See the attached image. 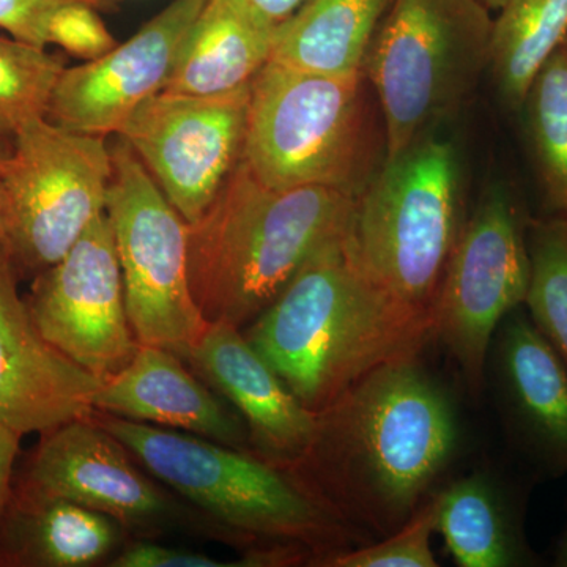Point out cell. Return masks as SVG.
<instances>
[{
  "mask_svg": "<svg viewBox=\"0 0 567 567\" xmlns=\"http://www.w3.org/2000/svg\"><path fill=\"white\" fill-rule=\"evenodd\" d=\"M65 69V59L48 48L0 37V140L13 141L22 125L47 117L52 91Z\"/></svg>",
  "mask_w": 567,
  "mask_h": 567,
  "instance_id": "d4e9b609",
  "label": "cell"
},
{
  "mask_svg": "<svg viewBox=\"0 0 567 567\" xmlns=\"http://www.w3.org/2000/svg\"><path fill=\"white\" fill-rule=\"evenodd\" d=\"M3 233H6V192H3L2 181H0V241H2Z\"/></svg>",
  "mask_w": 567,
  "mask_h": 567,
  "instance_id": "836d02e7",
  "label": "cell"
},
{
  "mask_svg": "<svg viewBox=\"0 0 567 567\" xmlns=\"http://www.w3.org/2000/svg\"><path fill=\"white\" fill-rule=\"evenodd\" d=\"M11 144H13V141L0 140V167H2L3 162L9 158L11 153Z\"/></svg>",
  "mask_w": 567,
  "mask_h": 567,
  "instance_id": "e575fe53",
  "label": "cell"
},
{
  "mask_svg": "<svg viewBox=\"0 0 567 567\" xmlns=\"http://www.w3.org/2000/svg\"><path fill=\"white\" fill-rule=\"evenodd\" d=\"M249 2L264 11L268 18L281 24V22L289 20L295 11L303 6L306 0H249Z\"/></svg>",
  "mask_w": 567,
  "mask_h": 567,
  "instance_id": "1f68e13d",
  "label": "cell"
},
{
  "mask_svg": "<svg viewBox=\"0 0 567 567\" xmlns=\"http://www.w3.org/2000/svg\"><path fill=\"white\" fill-rule=\"evenodd\" d=\"M435 522L434 494L391 535L365 546L339 551L322 567H436L439 561L431 546Z\"/></svg>",
  "mask_w": 567,
  "mask_h": 567,
  "instance_id": "4316f807",
  "label": "cell"
},
{
  "mask_svg": "<svg viewBox=\"0 0 567 567\" xmlns=\"http://www.w3.org/2000/svg\"><path fill=\"white\" fill-rule=\"evenodd\" d=\"M13 483L102 513L130 539L181 535L235 550L233 536L221 525L164 486L91 415L41 434Z\"/></svg>",
  "mask_w": 567,
  "mask_h": 567,
  "instance_id": "30bf717a",
  "label": "cell"
},
{
  "mask_svg": "<svg viewBox=\"0 0 567 567\" xmlns=\"http://www.w3.org/2000/svg\"><path fill=\"white\" fill-rule=\"evenodd\" d=\"M84 3L102 13L118 9L121 0H0V29L13 39L48 48L47 32L55 11Z\"/></svg>",
  "mask_w": 567,
  "mask_h": 567,
  "instance_id": "f1b7e54d",
  "label": "cell"
},
{
  "mask_svg": "<svg viewBox=\"0 0 567 567\" xmlns=\"http://www.w3.org/2000/svg\"><path fill=\"white\" fill-rule=\"evenodd\" d=\"M492 21L480 0H394L363 65L385 122L386 159L435 133L475 91Z\"/></svg>",
  "mask_w": 567,
  "mask_h": 567,
  "instance_id": "52a82bcc",
  "label": "cell"
},
{
  "mask_svg": "<svg viewBox=\"0 0 567 567\" xmlns=\"http://www.w3.org/2000/svg\"><path fill=\"white\" fill-rule=\"evenodd\" d=\"M357 197L320 186L274 189L244 159L188 224V275L207 322L244 328L322 246L342 237Z\"/></svg>",
  "mask_w": 567,
  "mask_h": 567,
  "instance_id": "277c9868",
  "label": "cell"
},
{
  "mask_svg": "<svg viewBox=\"0 0 567 567\" xmlns=\"http://www.w3.org/2000/svg\"><path fill=\"white\" fill-rule=\"evenodd\" d=\"M393 2L306 0L278 25L271 62L317 73H360Z\"/></svg>",
  "mask_w": 567,
  "mask_h": 567,
  "instance_id": "7402d4cb",
  "label": "cell"
},
{
  "mask_svg": "<svg viewBox=\"0 0 567 567\" xmlns=\"http://www.w3.org/2000/svg\"><path fill=\"white\" fill-rule=\"evenodd\" d=\"M112 175L106 137L33 118L14 134L0 167L6 233L0 248L18 278L58 264L93 219L106 212Z\"/></svg>",
  "mask_w": 567,
  "mask_h": 567,
  "instance_id": "ba28073f",
  "label": "cell"
},
{
  "mask_svg": "<svg viewBox=\"0 0 567 567\" xmlns=\"http://www.w3.org/2000/svg\"><path fill=\"white\" fill-rule=\"evenodd\" d=\"M520 111L547 210L567 221V40L536 74Z\"/></svg>",
  "mask_w": 567,
  "mask_h": 567,
  "instance_id": "cb8c5ba5",
  "label": "cell"
},
{
  "mask_svg": "<svg viewBox=\"0 0 567 567\" xmlns=\"http://www.w3.org/2000/svg\"><path fill=\"white\" fill-rule=\"evenodd\" d=\"M244 333L312 412L380 365L417 357L434 339L432 317L365 274L346 235L322 246Z\"/></svg>",
  "mask_w": 567,
  "mask_h": 567,
  "instance_id": "7a4b0ae2",
  "label": "cell"
},
{
  "mask_svg": "<svg viewBox=\"0 0 567 567\" xmlns=\"http://www.w3.org/2000/svg\"><path fill=\"white\" fill-rule=\"evenodd\" d=\"M555 566L567 567V522L566 527L559 536L557 548H555Z\"/></svg>",
  "mask_w": 567,
  "mask_h": 567,
  "instance_id": "d6a6232c",
  "label": "cell"
},
{
  "mask_svg": "<svg viewBox=\"0 0 567 567\" xmlns=\"http://www.w3.org/2000/svg\"><path fill=\"white\" fill-rule=\"evenodd\" d=\"M93 409L251 451L234 406L163 347L141 346L125 368L102 380Z\"/></svg>",
  "mask_w": 567,
  "mask_h": 567,
  "instance_id": "ac0fdd59",
  "label": "cell"
},
{
  "mask_svg": "<svg viewBox=\"0 0 567 567\" xmlns=\"http://www.w3.org/2000/svg\"><path fill=\"white\" fill-rule=\"evenodd\" d=\"M205 2L173 0L103 58L66 66L52 91L48 121L92 136L121 132L142 102L166 87L183 40Z\"/></svg>",
  "mask_w": 567,
  "mask_h": 567,
  "instance_id": "5bb4252c",
  "label": "cell"
},
{
  "mask_svg": "<svg viewBox=\"0 0 567 567\" xmlns=\"http://www.w3.org/2000/svg\"><path fill=\"white\" fill-rule=\"evenodd\" d=\"M278 25L249 0H207L163 91L223 95L246 87L271 61Z\"/></svg>",
  "mask_w": 567,
  "mask_h": 567,
  "instance_id": "44dd1931",
  "label": "cell"
},
{
  "mask_svg": "<svg viewBox=\"0 0 567 567\" xmlns=\"http://www.w3.org/2000/svg\"><path fill=\"white\" fill-rule=\"evenodd\" d=\"M435 533L461 567H528L540 559L525 533V495L492 470L436 488Z\"/></svg>",
  "mask_w": 567,
  "mask_h": 567,
  "instance_id": "ffe728a7",
  "label": "cell"
},
{
  "mask_svg": "<svg viewBox=\"0 0 567 567\" xmlns=\"http://www.w3.org/2000/svg\"><path fill=\"white\" fill-rule=\"evenodd\" d=\"M481 3L487 7L491 11H498L507 2V0H480Z\"/></svg>",
  "mask_w": 567,
  "mask_h": 567,
  "instance_id": "d590c367",
  "label": "cell"
},
{
  "mask_svg": "<svg viewBox=\"0 0 567 567\" xmlns=\"http://www.w3.org/2000/svg\"><path fill=\"white\" fill-rule=\"evenodd\" d=\"M181 358L244 420L251 453L282 468L303 456L315 434L317 413L290 393L249 344L244 330L208 322Z\"/></svg>",
  "mask_w": 567,
  "mask_h": 567,
  "instance_id": "e0dca14e",
  "label": "cell"
},
{
  "mask_svg": "<svg viewBox=\"0 0 567 567\" xmlns=\"http://www.w3.org/2000/svg\"><path fill=\"white\" fill-rule=\"evenodd\" d=\"M386 159L382 111L363 71L317 73L268 62L249 87L244 162L274 189L357 197Z\"/></svg>",
  "mask_w": 567,
  "mask_h": 567,
  "instance_id": "5b68a950",
  "label": "cell"
},
{
  "mask_svg": "<svg viewBox=\"0 0 567 567\" xmlns=\"http://www.w3.org/2000/svg\"><path fill=\"white\" fill-rule=\"evenodd\" d=\"M316 413L289 470L369 543L435 494L461 450L456 401L420 354L380 365Z\"/></svg>",
  "mask_w": 567,
  "mask_h": 567,
  "instance_id": "6da1fadb",
  "label": "cell"
},
{
  "mask_svg": "<svg viewBox=\"0 0 567 567\" xmlns=\"http://www.w3.org/2000/svg\"><path fill=\"white\" fill-rule=\"evenodd\" d=\"M461 167L453 141L413 142L358 196L346 234L365 274L429 316L466 219Z\"/></svg>",
  "mask_w": 567,
  "mask_h": 567,
  "instance_id": "8992f818",
  "label": "cell"
},
{
  "mask_svg": "<svg viewBox=\"0 0 567 567\" xmlns=\"http://www.w3.org/2000/svg\"><path fill=\"white\" fill-rule=\"evenodd\" d=\"M22 435L13 429L0 424V520L6 513L11 488H13L14 472L21 453Z\"/></svg>",
  "mask_w": 567,
  "mask_h": 567,
  "instance_id": "4dcf8cb0",
  "label": "cell"
},
{
  "mask_svg": "<svg viewBox=\"0 0 567 567\" xmlns=\"http://www.w3.org/2000/svg\"><path fill=\"white\" fill-rule=\"evenodd\" d=\"M24 300L43 338L96 379L117 374L140 350L106 212L32 279Z\"/></svg>",
  "mask_w": 567,
  "mask_h": 567,
  "instance_id": "4fadbf2b",
  "label": "cell"
},
{
  "mask_svg": "<svg viewBox=\"0 0 567 567\" xmlns=\"http://www.w3.org/2000/svg\"><path fill=\"white\" fill-rule=\"evenodd\" d=\"M528 226L513 194L492 186L465 219L432 306L434 339L456 361L475 395L486 386L496 328L527 300Z\"/></svg>",
  "mask_w": 567,
  "mask_h": 567,
  "instance_id": "8fae6325",
  "label": "cell"
},
{
  "mask_svg": "<svg viewBox=\"0 0 567 567\" xmlns=\"http://www.w3.org/2000/svg\"><path fill=\"white\" fill-rule=\"evenodd\" d=\"M48 47L55 44L74 58L96 61L117 47L107 31L102 11L84 3H71L55 11L47 32Z\"/></svg>",
  "mask_w": 567,
  "mask_h": 567,
  "instance_id": "83f0119b",
  "label": "cell"
},
{
  "mask_svg": "<svg viewBox=\"0 0 567 567\" xmlns=\"http://www.w3.org/2000/svg\"><path fill=\"white\" fill-rule=\"evenodd\" d=\"M249 87L223 95L155 93L117 133L188 224L244 159Z\"/></svg>",
  "mask_w": 567,
  "mask_h": 567,
  "instance_id": "7c38bea8",
  "label": "cell"
},
{
  "mask_svg": "<svg viewBox=\"0 0 567 567\" xmlns=\"http://www.w3.org/2000/svg\"><path fill=\"white\" fill-rule=\"evenodd\" d=\"M507 440L540 475H567V363L525 305L496 328L486 363Z\"/></svg>",
  "mask_w": 567,
  "mask_h": 567,
  "instance_id": "9a60e30c",
  "label": "cell"
},
{
  "mask_svg": "<svg viewBox=\"0 0 567 567\" xmlns=\"http://www.w3.org/2000/svg\"><path fill=\"white\" fill-rule=\"evenodd\" d=\"M110 567H245L240 558L234 561L210 557L204 551L171 547L159 540L130 539L107 563Z\"/></svg>",
  "mask_w": 567,
  "mask_h": 567,
  "instance_id": "f546056e",
  "label": "cell"
},
{
  "mask_svg": "<svg viewBox=\"0 0 567 567\" xmlns=\"http://www.w3.org/2000/svg\"><path fill=\"white\" fill-rule=\"evenodd\" d=\"M18 282L0 248V424L41 435L91 415L102 380L43 338Z\"/></svg>",
  "mask_w": 567,
  "mask_h": 567,
  "instance_id": "2e32d148",
  "label": "cell"
},
{
  "mask_svg": "<svg viewBox=\"0 0 567 567\" xmlns=\"http://www.w3.org/2000/svg\"><path fill=\"white\" fill-rule=\"evenodd\" d=\"M111 156L106 215L130 322L141 346L181 357L208 324L189 286L188 223L122 137Z\"/></svg>",
  "mask_w": 567,
  "mask_h": 567,
  "instance_id": "9c48e42d",
  "label": "cell"
},
{
  "mask_svg": "<svg viewBox=\"0 0 567 567\" xmlns=\"http://www.w3.org/2000/svg\"><path fill=\"white\" fill-rule=\"evenodd\" d=\"M566 40L567 0H507L498 10L487 70L509 110H522L536 74Z\"/></svg>",
  "mask_w": 567,
  "mask_h": 567,
  "instance_id": "603a6c76",
  "label": "cell"
},
{
  "mask_svg": "<svg viewBox=\"0 0 567 567\" xmlns=\"http://www.w3.org/2000/svg\"><path fill=\"white\" fill-rule=\"evenodd\" d=\"M128 540L111 517L13 483L0 520V567L107 566Z\"/></svg>",
  "mask_w": 567,
  "mask_h": 567,
  "instance_id": "d6986e66",
  "label": "cell"
},
{
  "mask_svg": "<svg viewBox=\"0 0 567 567\" xmlns=\"http://www.w3.org/2000/svg\"><path fill=\"white\" fill-rule=\"evenodd\" d=\"M528 251L532 276L525 308L567 363V221L529 223Z\"/></svg>",
  "mask_w": 567,
  "mask_h": 567,
  "instance_id": "484cf974",
  "label": "cell"
},
{
  "mask_svg": "<svg viewBox=\"0 0 567 567\" xmlns=\"http://www.w3.org/2000/svg\"><path fill=\"white\" fill-rule=\"evenodd\" d=\"M148 473L221 525L245 567H322L368 537L290 472L251 451L93 410Z\"/></svg>",
  "mask_w": 567,
  "mask_h": 567,
  "instance_id": "3957f363",
  "label": "cell"
}]
</instances>
